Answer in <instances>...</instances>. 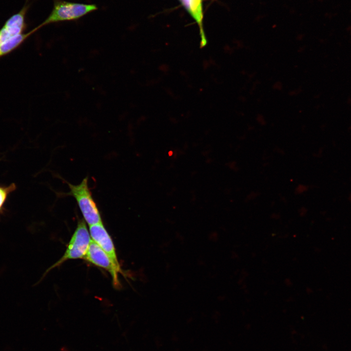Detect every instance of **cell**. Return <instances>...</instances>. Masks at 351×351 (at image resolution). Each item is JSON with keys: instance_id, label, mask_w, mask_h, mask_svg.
Here are the masks:
<instances>
[{"instance_id": "277c9868", "label": "cell", "mask_w": 351, "mask_h": 351, "mask_svg": "<svg viewBox=\"0 0 351 351\" xmlns=\"http://www.w3.org/2000/svg\"><path fill=\"white\" fill-rule=\"evenodd\" d=\"M83 259L106 270L111 275L114 285L117 287L119 285L117 273L120 272V269L114 264L109 255L92 240Z\"/></svg>"}, {"instance_id": "5b68a950", "label": "cell", "mask_w": 351, "mask_h": 351, "mask_svg": "<svg viewBox=\"0 0 351 351\" xmlns=\"http://www.w3.org/2000/svg\"><path fill=\"white\" fill-rule=\"evenodd\" d=\"M28 8V6L25 4L6 21L0 29V44L23 33L26 26L25 16Z\"/></svg>"}, {"instance_id": "7a4b0ae2", "label": "cell", "mask_w": 351, "mask_h": 351, "mask_svg": "<svg viewBox=\"0 0 351 351\" xmlns=\"http://www.w3.org/2000/svg\"><path fill=\"white\" fill-rule=\"evenodd\" d=\"M88 178L85 177L78 185L67 183L69 194L76 200L83 217L90 225L102 223L100 214L88 187Z\"/></svg>"}, {"instance_id": "52a82bcc", "label": "cell", "mask_w": 351, "mask_h": 351, "mask_svg": "<svg viewBox=\"0 0 351 351\" xmlns=\"http://www.w3.org/2000/svg\"><path fill=\"white\" fill-rule=\"evenodd\" d=\"M191 15L194 18L199 27L200 48L205 47L207 40L202 26V8L201 0H179Z\"/></svg>"}, {"instance_id": "9c48e42d", "label": "cell", "mask_w": 351, "mask_h": 351, "mask_svg": "<svg viewBox=\"0 0 351 351\" xmlns=\"http://www.w3.org/2000/svg\"><path fill=\"white\" fill-rule=\"evenodd\" d=\"M16 189L15 183H11L7 186H0V211L2 208L8 195Z\"/></svg>"}, {"instance_id": "ba28073f", "label": "cell", "mask_w": 351, "mask_h": 351, "mask_svg": "<svg viewBox=\"0 0 351 351\" xmlns=\"http://www.w3.org/2000/svg\"><path fill=\"white\" fill-rule=\"evenodd\" d=\"M36 31L35 28L28 33H23L17 35L0 44V57L16 49Z\"/></svg>"}, {"instance_id": "8992f818", "label": "cell", "mask_w": 351, "mask_h": 351, "mask_svg": "<svg viewBox=\"0 0 351 351\" xmlns=\"http://www.w3.org/2000/svg\"><path fill=\"white\" fill-rule=\"evenodd\" d=\"M91 237L111 258L114 264L120 269L115 248L111 237L102 223L89 226Z\"/></svg>"}, {"instance_id": "3957f363", "label": "cell", "mask_w": 351, "mask_h": 351, "mask_svg": "<svg viewBox=\"0 0 351 351\" xmlns=\"http://www.w3.org/2000/svg\"><path fill=\"white\" fill-rule=\"evenodd\" d=\"M91 240L84 221L80 220L63 256L47 272L58 266L66 260L84 258L88 251Z\"/></svg>"}, {"instance_id": "6da1fadb", "label": "cell", "mask_w": 351, "mask_h": 351, "mask_svg": "<svg viewBox=\"0 0 351 351\" xmlns=\"http://www.w3.org/2000/svg\"><path fill=\"white\" fill-rule=\"evenodd\" d=\"M98 8L94 4L54 0L53 7L50 14L37 27L39 29L51 23L77 20L97 10Z\"/></svg>"}]
</instances>
